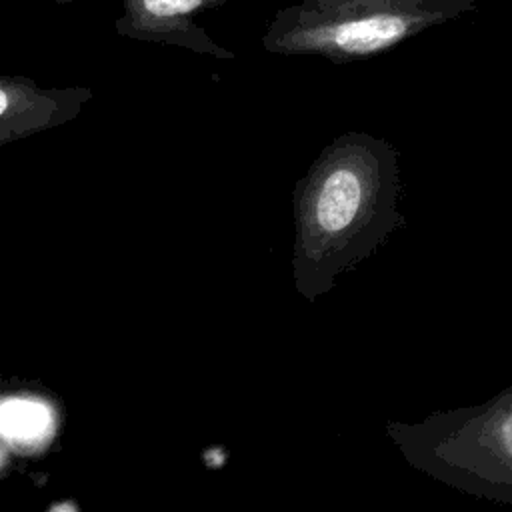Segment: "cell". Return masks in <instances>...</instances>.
Masks as SVG:
<instances>
[{"label": "cell", "instance_id": "cell-1", "mask_svg": "<svg viewBox=\"0 0 512 512\" xmlns=\"http://www.w3.org/2000/svg\"><path fill=\"white\" fill-rule=\"evenodd\" d=\"M400 166L390 142L346 132L330 142L294 190L292 274L314 302L336 278L404 226Z\"/></svg>", "mask_w": 512, "mask_h": 512}, {"label": "cell", "instance_id": "cell-2", "mask_svg": "<svg viewBox=\"0 0 512 512\" xmlns=\"http://www.w3.org/2000/svg\"><path fill=\"white\" fill-rule=\"evenodd\" d=\"M476 6L478 0H298L274 12L262 46L278 56L348 64L380 56Z\"/></svg>", "mask_w": 512, "mask_h": 512}, {"label": "cell", "instance_id": "cell-3", "mask_svg": "<svg viewBox=\"0 0 512 512\" xmlns=\"http://www.w3.org/2000/svg\"><path fill=\"white\" fill-rule=\"evenodd\" d=\"M386 434L420 472L474 498L512 506V384L482 404L434 412Z\"/></svg>", "mask_w": 512, "mask_h": 512}, {"label": "cell", "instance_id": "cell-4", "mask_svg": "<svg viewBox=\"0 0 512 512\" xmlns=\"http://www.w3.org/2000/svg\"><path fill=\"white\" fill-rule=\"evenodd\" d=\"M230 0H122V12L114 20V32L122 38L166 44L212 56L234 60L236 54L220 46L196 18L218 10Z\"/></svg>", "mask_w": 512, "mask_h": 512}, {"label": "cell", "instance_id": "cell-5", "mask_svg": "<svg viewBox=\"0 0 512 512\" xmlns=\"http://www.w3.org/2000/svg\"><path fill=\"white\" fill-rule=\"evenodd\" d=\"M94 92L84 86L40 88L26 76L0 78V140L10 144L76 118Z\"/></svg>", "mask_w": 512, "mask_h": 512}, {"label": "cell", "instance_id": "cell-6", "mask_svg": "<svg viewBox=\"0 0 512 512\" xmlns=\"http://www.w3.org/2000/svg\"><path fill=\"white\" fill-rule=\"evenodd\" d=\"M54 430V412L48 402L30 396L6 398L2 404V434L6 442L32 448L48 440Z\"/></svg>", "mask_w": 512, "mask_h": 512}, {"label": "cell", "instance_id": "cell-7", "mask_svg": "<svg viewBox=\"0 0 512 512\" xmlns=\"http://www.w3.org/2000/svg\"><path fill=\"white\" fill-rule=\"evenodd\" d=\"M50 2H56V4H72V2H78V0H50Z\"/></svg>", "mask_w": 512, "mask_h": 512}]
</instances>
